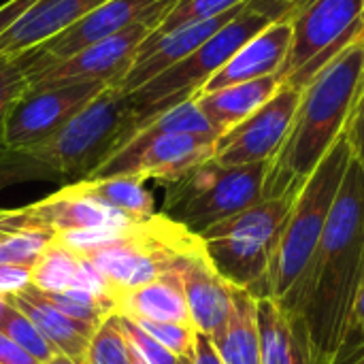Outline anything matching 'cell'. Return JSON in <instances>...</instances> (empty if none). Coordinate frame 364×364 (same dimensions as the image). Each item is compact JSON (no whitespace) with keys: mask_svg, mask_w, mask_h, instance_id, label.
<instances>
[{"mask_svg":"<svg viewBox=\"0 0 364 364\" xmlns=\"http://www.w3.org/2000/svg\"><path fill=\"white\" fill-rule=\"evenodd\" d=\"M6 307H9V303H6V299H4V296H0V318L4 316V311H6Z\"/></svg>","mask_w":364,"mask_h":364,"instance_id":"cell-45","label":"cell"},{"mask_svg":"<svg viewBox=\"0 0 364 364\" xmlns=\"http://www.w3.org/2000/svg\"><path fill=\"white\" fill-rule=\"evenodd\" d=\"M136 130L130 94L117 83L100 90L55 134L28 149L60 179L81 181L113 156Z\"/></svg>","mask_w":364,"mask_h":364,"instance_id":"cell-4","label":"cell"},{"mask_svg":"<svg viewBox=\"0 0 364 364\" xmlns=\"http://www.w3.org/2000/svg\"><path fill=\"white\" fill-rule=\"evenodd\" d=\"M130 228H83V230H64V232H55L53 241L64 245L66 250L85 256L92 254L117 239H122Z\"/></svg>","mask_w":364,"mask_h":364,"instance_id":"cell-33","label":"cell"},{"mask_svg":"<svg viewBox=\"0 0 364 364\" xmlns=\"http://www.w3.org/2000/svg\"><path fill=\"white\" fill-rule=\"evenodd\" d=\"M77 290H85L94 296H102V299H113L111 296V284L107 282V277L96 269V264L92 260H87L85 256L79 258V269L75 273L73 286Z\"/></svg>","mask_w":364,"mask_h":364,"instance_id":"cell-35","label":"cell"},{"mask_svg":"<svg viewBox=\"0 0 364 364\" xmlns=\"http://www.w3.org/2000/svg\"><path fill=\"white\" fill-rule=\"evenodd\" d=\"M215 136L200 134H132L90 177H136L171 183L215 156Z\"/></svg>","mask_w":364,"mask_h":364,"instance_id":"cell-10","label":"cell"},{"mask_svg":"<svg viewBox=\"0 0 364 364\" xmlns=\"http://www.w3.org/2000/svg\"><path fill=\"white\" fill-rule=\"evenodd\" d=\"M299 98L301 90L282 83L256 113L218 139L213 160L224 166L271 162L288 136Z\"/></svg>","mask_w":364,"mask_h":364,"instance_id":"cell-13","label":"cell"},{"mask_svg":"<svg viewBox=\"0 0 364 364\" xmlns=\"http://www.w3.org/2000/svg\"><path fill=\"white\" fill-rule=\"evenodd\" d=\"M296 0H245V9L252 13H258L271 21L277 19H290L294 11Z\"/></svg>","mask_w":364,"mask_h":364,"instance_id":"cell-38","label":"cell"},{"mask_svg":"<svg viewBox=\"0 0 364 364\" xmlns=\"http://www.w3.org/2000/svg\"><path fill=\"white\" fill-rule=\"evenodd\" d=\"M243 2L245 0H179L164 15V19L160 21V26L156 28V32L151 36L171 32V30L181 28V26H188V23L213 19L218 15H224V13L241 6Z\"/></svg>","mask_w":364,"mask_h":364,"instance_id":"cell-30","label":"cell"},{"mask_svg":"<svg viewBox=\"0 0 364 364\" xmlns=\"http://www.w3.org/2000/svg\"><path fill=\"white\" fill-rule=\"evenodd\" d=\"M364 87V47L358 36L301 90L292 126L269 162L264 198L296 196L322 158L343 136Z\"/></svg>","mask_w":364,"mask_h":364,"instance_id":"cell-2","label":"cell"},{"mask_svg":"<svg viewBox=\"0 0 364 364\" xmlns=\"http://www.w3.org/2000/svg\"><path fill=\"white\" fill-rule=\"evenodd\" d=\"M211 341L224 364H262L254 294L232 288L230 316Z\"/></svg>","mask_w":364,"mask_h":364,"instance_id":"cell-23","label":"cell"},{"mask_svg":"<svg viewBox=\"0 0 364 364\" xmlns=\"http://www.w3.org/2000/svg\"><path fill=\"white\" fill-rule=\"evenodd\" d=\"M36 0H6L0 4V36L34 4Z\"/></svg>","mask_w":364,"mask_h":364,"instance_id":"cell-40","label":"cell"},{"mask_svg":"<svg viewBox=\"0 0 364 364\" xmlns=\"http://www.w3.org/2000/svg\"><path fill=\"white\" fill-rule=\"evenodd\" d=\"M282 81L271 75L245 83L226 85L213 92H205L196 96V102L213 130L222 136L243 119H247L252 113H256L277 90Z\"/></svg>","mask_w":364,"mask_h":364,"instance_id":"cell-21","label":"cell"},{"mask_svg":"<svg viewBox=\"0 0 364 364\" xmlns=\"http://www.w3.org/2000/svg\"><path fill=\"white\" fill-rule=\"evenodd\" d=\"M4 299L11 307L21 311L38 328L41 335L60 354L77 358V360H85L87 346H90V339L96 333V328L66 318L60 309H55L47 301L45 292L36 290L34 286H26L23 290L9 294Z\"/></svg>","mask_w":364,"mask_h":364,"instance_id":"cell-19","label":"cell"},{"mask_svg":"<svg viewBox=\"0 0 364 364\" xmlns=\"http://www.w3.org/2000/svg\"><path fill=\"white\" fill-rule=\"evenodd\" d=\"M256 322L262 364H314L299 324L275 299H256Z\"/></svg>","mask_w":364,"mask_h":364,"instance_id":"cell-22","label":"cell"},{"mask_svg":"<svg viewBox=\"0 0 364 364\" xmlns=\"http://www.w3.org/2000/svg\"><path fill=\"white\" fill-rule=\"evenodd\" d=\"M292 41L277 79L303 90L363 30V0H311L292 19Z\"/></svg>","mask_w":364,"mask_h":364,"instance_id":"cell-9","label":"cell"},{"mask_svg":"<svg viewBox=\"0 0 364 364\" xmlns=\"http://www.w3.org/2000/svg\"><path fill=\"white\" fill-rule=\"evenodd\" d=\"M192 363L194 364H224L211 337L209 335H203V333H196V341H194V356H192Z\"/></svg>","mask_w":364,"mask_h":364,"instance_id":"cell-41","label":"cell"},{"mask_svg":"<svg viewBox=\"0 0 364 364\" xmlns=\"http://www.w3.org/2000/svg\"><path fill=\"white\" fill-rule=\"evenodd\" d=\"M177 364H194V363H192V358H179V363Z\"/></svg>","mask_w":364,"mask_h":364,"instance_id":"cell-46","label":"cell"},{"mask_svg":"<svg viewBox=\"0 0 364 364\" xmlns=\"http://www.w3.org/2000/svg\"><path fill=\"white\" fill-rule=\"evenodd\" d=\"M0 331L13 339L21 350H26L32 358H36L38 363H47L49 358H53L55 354H60L43 335L41 331L15 307H6L4 316L0 318Z\"/></svg>","mask_w":364,"mask_h":364,"instance_id":"cell-28","label":"cell"},{"mask_svg":"<svg viewBox=\"0 0 364 364\" xmlns=\"http://www.w3.org/2000/svg\"><path fill=\"white\" fill-rule=\"evenodd\" d=\"M30 55L32 51L15 55V58H0V139H2V128H4L11 107L28 90Z\"/></svg>","mask_w":364,"mask_h":364,"instance_id":"cell-31","label":"cell"},{"mask_svg":"<svg viewBox=\"0 0 364 364\" xmlns=\"http://www.w3.org/2000/svg\"><path fill=\"white\" fill-rule=\"evenodd\" d=\"M32 179H60L51 168H47L43 162H38L28 151H15L0 147V190L32 181ZM0 237H4V220H2V207H0Z\"/></svg>","mask_w":364,"mask_h":364,"instance_id":"cell-29","label":"cell"},{"mask_svg":"<svg viewBox=\"0 0 364 364\" xmlns=\"http://www.w3.org/2000/svg\"><path fill=\"white\" fill-rule=\"evenodd\" d=\"M337 364H364V348L358 350V352H354V354H350L348 358L339 360Z\"/></svg>","mask_w":364,"mask_h":364,"instance_id":"cell-43","label":"cell"},{"mask_svg":"<svg viewBox=\"0 0 364 364\" xmlns=\"http://www.w3.org/2000/svg\"><path fill=\"white\" fill-rule=\"evenodd\" d=\"M30 222L53 232L83 230V228H132L143 222L105 200H98L83 192L75 181L47 198L23 207Z\"/></svg>","mask_w":364,"mask_h":364,"instance_id":"cell-15","label":"cell"},{"mask_svg":"<svg viewBox=\"0 0 364 364\" xmlns=\"http://www.w3.org/2000/svg\"><path fill=\"white\" fill-rule=\"evenodd\" d=\"M49 228H21L0 239V264L32 269L53 239Z\"/></svg>","mask_w":364,"mask_h":364,"instance_id":"cell-26","label":"cell"},{"mask_svg":"<svg viewBox=\"0 0 364 364\" xmlns=\"http://www.w3.org/2000/svg\"><path fill=\"white\" fill-rule=\"evenodd\" d=\"M164 15H149L134 26L126 28L124 32L109 36L105 41H98L94 45L83 47L81 51L38 64L30 55V68H28V87H47L58 83H105L115 85L119 83L126 73L130 70L139 47L156 32Z\"/></svg>","mask_w":364,"mask_h":364,"instance_id":"cell-11","label":"cell"},{"mask_svg":"<svg viewBox=\"0 0 364 364\" xmlns=\"http://www.w3.org/2000/svg\"><path fill=\"white\" fill-rule=\"evenodd\" d=\"M358 41L363 43V47H364V26H363V30H360V34H358Z\"/></svg>","mask_w":364,"mask_h":364,"instance_id":"cell-47","label":"cell"},{"mask_svg":"<svg viewBox=\"0 0 364 364\" xmlns=\"http://www.w3.org/2000/svg\"><path fill=\"white\" fill-rule=\"evenodd\" d=\"M105 83H58L47 87H28L11 107L0 147L28 151L55 134L77 111H81Z\"/></svg>","mask_w":364,"mask_h":364,"instance_id":"cell-12","label":"cell"},{"mask_svg":"<svg viewBox=\"0 0 364 364\" xmlns=\"http://www.w3.org/2000/svg\"><path fill=\"white\" fill-rule=\"evenodd\" d=\"M100 2L105 0H36L0 36V58H15L38 49Z\"/></svg>","mask_w":364,"mask_h":364,"instance_id":"cell-18","label":"cell"},{"mask_svg":"<svg viewBox=\"0 0 364 364\" xmlns=\"http://www.w3.org/2000/svg\"><path fill=\"white\" fill-rule=\"evenodd\" d=\"M41 364H85V360H77V358H70V356H64V354H55L53 358H49L47 363Z\"/></svg>","mask_w":364,"mask_h":364,"instance_id":"cell-42","label":"cell"},{"mask_svg":"<svg viewBox=\"0 0 364 364\" xmlns=\"http://www.w3.org/2000/svg\"><path fill=\"white\" fill-rule=\"evenodd\" d=\"M350 160V145L341 136L296 192L269 264L262 296L286 303L299 286L324 235Z\"/></svg>","mask_w":364,"mask_h":364,"instance_id":"cell-3","label":"cell"},{"mask_svg":"<svg viewBox=\"0 0 364 364\" xmlns=\"http://www.w3.org/2000/svg\"><path fill=\"white\" fill-rule=\"evenodd\" d=\"M269 162L224 166L213 158L166 183L162 215L200 237L211 226L262 200Z\"/></svg>","mask_w":364,"mask_h":364,"instance_id":"cell-6","label":"cell"},{"mask_svg":"<svg viewBox=\"0 0 364 364\" xmlns=\"http://www.w3.org/2000/svg\"><path fill=\"white\" fill-rule=\"evenodd\" d=\"M134 320V318H132ZM136 324L154 337L162 348L173 352L177 358H192L194 356V341L196 328L192 324H175V322H149L136 320Z\"/></svg>","mask_w":364,"mask_h":364,"instance_id":"cell-32","label":"cell"},{"mask_svg":"<svg viewBox=\"0 0 364 364\" xmlns=\"http://www.w3.org/2000/svg\"><path fill=\"white\" fill-rule=\"evenodd\" d=\"M90 196L122 209L136 220H149L156 215V203L151 192L136 177H102L75 181Z\"/></svg>","mask_w":364,"mask_h":364,"instance_id":"cell-24","label":"cell"},{"mask_svg":"<svg viewBox=\"0 0 364 364\" xmlns=\"http://www.w3.org/2000/svg\"><path fill=\"white\" fill-rule=\"evenodd\" d=\"M364 275V168L350 160L328 224L299 286L279 303L299 324L314 364H335Z\"/></svg>","mask_w":364,"mask_h":364,"instance_id":"cell-1","label":"cell"},{"mask_svg":"<svg viewBox=\"0 0 364 364\" xmlns=\"http://www.w3.org/2000/svg\"><path fill=\"white\" fill-rule=\"evenodd\" d=\"M130 364H147V363L136 354V350H132V348H130Z\"/></svg>","mask_w":364,"mask_h":364,"instance_id":"cell-44","label":"cell"},{"mask_svg":"<svg viewBox=\"0 0 364 364\" xmlns=\"http://www.w3.org/2000/svg\"><path fill=\"white\" fill-rule=\"evenodd\" d=\"M85 364H130V346L122 333L119 316H107L90 339Z\"/></svg>","mask_w":364,"mask_h":364,"instance_id":"cell-27","label":"cell"},{"mask_svg":"<svg viewBox=\"0 0 364 364\" xmlns=\"http://www.w3.org/2000/svg\"><path fill=\"white\" fill-rule=\"evenodd\" d=\"M0 364H41L0 331Z\"/></svg>","mask_w":364,"mask_h":364,"instance_id":"cell-39","label":"cell"},{"mask_svg":"<svg viewBox=\"0 0 364 364\" xmlns=\"http://www.w3.org/2000/svg\"><path fill=\"white\" fill-rule=\"evenodd\" d=\"M111 296L115 303V314L149 322L192 324L177 262L171 271H166L151 284L132 290H117Z\"/></svg>","mask_w":364,"mask_h":364,"instance_id":"cell-20","label":"cell"},{"mask_svg":"<svg viewBox=\"0 0 364 364\" xmlns=\"http://www.w3.org/2000/svg\"><path fill=\"white\" fill-rule=\"evenodd\" d=\"M294 196L262 198L200 235L207 258L232 288L262 296L284 222Z\"/></svg>","mask_w":364,"mask_h":364,"instance_id":"cell-5","label":"cell"},{"mask_svg":"<svg viewBox=\"0 0 364 364\" xmlns=\"http://www.w3.org/2000/svg\"><path fill=\"white\" fill-rule=\"evenodd\" d=\"M348 145H350V154L352 160L358 162L364 168V87L352 109V115L348 119L346 132H343Z\"/></svg>","mask_w":364,"mask_h":364,"instance_id":"cell-37","label":"cell"},{"mask_svg":"<svg viewBox=\"0 0 364 364\" xmlns=\"http://www.w3.org/2000/svg\"><path fill=\"white\" fill-rule=\"evenodd\" d=\"M119 316V326H122V333L128 341V346L132 350H136V354L145 360L147 364H177L179 358L168 352L166 348H162L154 337H149L139 324L136 320L128 318V316Z\"/></svg>","mask_w":364,"mask_h":364,"instance_id":"cell-34","label":"cell"},{"mask_svg":"<svg viewBox=\"0 0 364 364\" xmlns=\"http://www.w3.org/2000/svg\"><path fill=\"white\" fill-rule=\"evenodd\" d=\"M292 41V23L288 19L271 21L264 30L252 36L198 92H213L226 85L245 83L262 77H271L282 70Z\"/></svg>","mask_w":364,"mask_h":364,"instance_id":"cell-17","label":"cell"},{"mask_svg":"<svg viewBox=\"0 0 364 364\" xmlns=\"http://www.w3.org/2000/svg\"><path fill=\"white\" fill-rule=\"evenodd\" d=\"M79 254L66 250L64 245L51 239V243L45 247L41 258L30 269V286L47 294L68 290L79 269Z\"/></svg>","mask_w":364,"mask_h":364,"instance_id":"cell-25","label":"cell"},{"mask_svg":"<svg viewBox=\"0 0 364 364\" xmlns=\"http://www.w3.org/2000/svg\"><path fill=\"white\" fill-rule=\"evenodd\" d=\"M245 9V2L224 15H218L213 19L188 23L181 28H175L164 34L149 36L136 51V58L126 73V77L117 83L124 92H134L136 87L145 85L154 77L162 75L177 62H181L186 55H190L194 49H198L205 41H209L218 30H222L230 19H235Z\"/></svg>","mask_w":364,"mask_h":364,"instance_id":"cell-14","label":"cell"},{"mask_svg":"<svg viewBox=\"0 0 364 364\" xmlns=\"http://www.w3.org/2000/svg\"><path fill=\"white\" fill-rule=\"evenodd\" d=\"M200 243V237L171 222L162 213L134 224L122 239L85 254L111 284V294L151 284L171 271L181 254Z\"/></svg>","mask_w":364,"mask_h":364,"instance_id":"cell-8","label":"cell"},{"mask_svg":"<svg viewBox=\"0 0 364 364\" xmlns=\"http://www.w3.org/2000/svg\"><path fill=\"white\" fill-rule=\"evenodd\" d=\"M269 23L271 19L243 9L235 19H230L181 62L130 92V100L136 111V130L168 107L196 98L207 81Z\"/></svg>","mask_w":364,"mask_h":364,"instance_id":"cell-7","label":"cell"},{"mask_svg":"<svg viewBox=\"0 0 364 364\" xmlns=\"http://www.w3.org/2000/svg\"><path fill=\"white\" fill-rule=\"evenodd\" d=\"M177 271L190 309V320L196 333L209 337L215 335L230 316L232 286L226 284L213 269L211 260L205 254L203 241L179 256Z\"/></svg>","mask_w":364,"mask_h":364,"instance_id":"cell-16","label":"cell"},{"mask_svg":"<svg viewBox=\"0 0 364 364\" xmlns=\"http://www.w3.org/2000/svg\"><path fill=\"white\" fill-rule=\"evenodd\" d=\"M364 348V275L363 282H360V288H358V294H356V301H354V309H352V320H350V331H348V337L343 341V348L337 356L335 364L343 358H348L350 354L358 352Z\"/></svg>","mask_w":364,"mask_h":364,"instance_id":"cell-36","label":"cell"}]
</instances>
